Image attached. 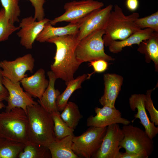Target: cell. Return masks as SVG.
I'll use <instances>...</instances> for the list:
<instances>
[{"label": "cell", "instance_id": "cell-1", "mask_svg": "<svg viewBox=\"0 0 158 158\" xmlns=\"http://www.w3.org/2000/svg\"><path fill=\"white\" fill-rule=\"evenodd\" d=\"M77 35L55 37L47 42L54 44L56 47L51 71L56 79L60 78L65 82L74 79V74L80 65L75 56V49L79 41Z\"/></svg>", "mask_w": 158, "mask_h": 158}, {"label": "cell", "instance_id": "cell-2", "mask_svg": "<svg viewBox=\"0 0 158 158\" xmlns=\"http://www.w3.org/2000/svg\"><path fill=\"white\" fill-rule=\"evenodd\" d=\"M27 114L29 141L48 147L55 140L51 114L38 103L27 107Z\"/></svg>", "mask_w": 158, "mask_h": 158}, {"label": "cell", "instance_id": "cell-3", "mask_svg": "<svg viewBox=\"0 0 158 158\" xmlns=\"http://www.w3.org/2000/svg\"><path fill=\"white\" fill-rule=\"evenodd\" d=\"M139 17L138 13H133L125 16L122 8L118 5L114 6L104 29L103 36L104 45L109 46L114 40H123L141 29L135 24L134 21Z\"/></svg>", "mask_w": 158, "mask_h": 158}, {"label": "cell", "instance_id": "cell-4", "mask_svg": "<svg viewBox=\"0 0 158 158\" xmlns=\"http://www.w3.org/2000/svg\"><path fill=\"white\" fill-rule=\"evenodd\" d=\"M27 113L20 107L0 113V138L25 144L29 142Z\"/></svg>", "mask_w": 158, "mask_h": 158}, {"label": "cell", "instance_id": "cell-5", "mask_svg": "<svg viewBox=\"0 0 158 158\" xmlns=\"http://www.w3.org/2000/svg\"><path fill=\"white\" fill-rule=\"evenodd\" d=\"M104 29L95 31L79 40L75 50V56L78 62L80 64L85 62L98 59L106 61L114 59L106 54L104 49L103 36Z\"/></svg>", "mask_w": 158, "mask_h": 158}, {"label": "cell", "instance_id": "cell-6", "mask_svg": "<svg viewBox=\"0 0 158 158\" xmlns=\"http://www.w3.org/2000/svg\"><path fill=\"white\" fill-rule=\"evenodd\" d=\"M124 137L120 146L129 153H142L149 157L154 148L153 141L145 131L131 125H124L122 129Z\"/></svg>", "mask_w": 158, "mask_h": 158}, {"label": "cell", "instance_id": "cell-7", "mask_svg": "<svg viewBox=\"0 0 158 158\" xmlns=\"http://www.w3.org/2000/svg\"><path fill=\"white\" fill-rule=\"evenodd\" d=\"M107 127H90L81 135L73 136L72 145L73 151L78 156L92 157L100 147Z\"/></svg>", "mask_w": 158, "mask_h": 158}, {"label": "cell", "instance_id": "cell-8", "mask_svg": "<svg viewBox=\"0 0 158 158\" xmlns=\"http://www.w3.org/2000/svg\"><path fill=\"white\" fill-rule=\"evenodd\" d=\"M104 6L103 2L94 0H74L66 3L64 6V13L50 20L49 23L52 25L63 21L77 23L93 11L101 8Z\"/></svg>", "mask_w": 158, "mask_h": 158}, {"label": "cell", "instance_id": "cell-9", "mask_svg": "<svg viewBox=\"0 0 158 158\" xmlns=\"http://www.w3.org/2000/svg\"><path fill=\"white\" fill-rule=\"evenodd\" d=\"M124 135L117 123L109 126L101 145L92 156L93 158H120L121 147L120 146Z\"/></svg>", "mask_w": 158, "mask_h": 158}, {"label": "cell", "instance_id": "cell-10", "mask_svg": "<svg viewBox=\"0 0 158 158\" xmlns=\"http://www.w3.org/2000/svg\"><path fill=\"white\" fill-rule=\"evenodd\" d=\"M35 59L32 55L28 54L12 61L6 60L0 61V68L5 77L14 83L20 82L28 71L32 73L35 65Z\"/></svg>", "mask_w": 158, "mask_h": 158}, {"label": "cell", "instance_id": "cell-11", "mask_svg": "<svg viewBox=\"0 0 158 158\" xmlns=\"http://www.w3.org/2000/svg\"><path fill=\"white\" fill-rule=\"evenodd\" d=\"M113 5L96 10L82 20L77 36L80 40L91 33L104 29L112 10Z\"/></svg>", "mask_w": 158, "mask_h": 158}, {"label": "cell", "instance_id": "cell-12", "mask_svg": "<svg viewBox=\"0 0 158 158\" xmlns=\"http://www.w3.org/2000/svg\"><path fill=\"white\" fill-rule=\"evenodd\" d=\"M2 83L9 93L5 111H9L14 108L18 107L22 109L27 113L28 106L38 103L33 100L30 94L23 91L20 82L14 83L3 77Z\"/></svg>", "mask_w": 158, "mask_h": 158}, {"label": "cell", "instance_id": "cell-13", "mask_svg": "<svg viewBox=\"0 0 158 158\" xmlns=\"http://www.w3.org/2000/svg\"><path fill=\"white\" fill-rule=\"evenodd\" d=\"M47 18L36 21L32 16L24 18L19 25L20 29L16 33L20 38V43L27 49H31L37 36L43 30L45 24L50 21Z\"/></svg>", "mask_w": 158, "mask_h": 158}, {"label": "cell", "instance_id": "cell-14", "mask_svg": "<svg viewBox=\"0 0 158 158\" xmlns=\"http://www.w3.org/2000/svg\"><path fill=\"white\" fill-rule=\"evenodd\" d=\"M95 112L96 115H92L87 120V126L88 127L104 128L115 123L124 125L129 124L130 121L122 117L121 113L115 107L107 106L102 108L96 107Z\"/></svg>", "mask_w": 158, "mask_h": 158}, {"label": "cell", "instance_id": "cell-15", "mask_svg": "<svg viewBox=\"0 0 158 158\" xmlns=\"http://www.w3.org/2000/svg\"><path fill=\"white\" fill-rule=\"evenodd\" d=\"M145 95L134 94L129 99L130 108L133 111L137 109L138 112L134 117L135 119L139 118L140 123L143 126L145 131L150 138L153 139L158 133V127H156L154 123L149 119L145 107Z\"/></svg>", "mask_w": 158, "mask_h": 158}, {"label": "cell", "instance_id": "cell-16", "mask_svg": "<svg viewBox=\"0 0 158 158\" xmlns=\"http://www.w3.org/2000/svg\"><path fill=\"white\" fill-rule=\"evenodd\" d=\"M20 82L25 92L39 99H41L49 84L45 77V71L42 68L32 75L24 78Z\"/></svg>", "mask_w": 158, "mask_h": 158}, {"label": "cell", "instance_id": "cell-17", "mask_svg": "<svg viewBox=\"0 0 158 158\" xmlns=\"http://www.w3.org/2000/svg\"><path fill=\"white\" fill-rule=\"evenodd\" d=\"M104 92L99 102L103 106L115 107V101L121 90L123 78L116 74L107 73L104 75Z\"/></svg>", "mask_w": 158, "mask_h": 158}, {"label": "cell", "instance_id": "cell-18", "mask_svg": "<svg viewBox=\"0 0 158 158\" xmlns=\"http://www.w3.org/2000/svg\"><path fill=\"white\" fill-rule=\"evenodd\" d=\"M80 24V21L77 23H70L63 27H54L49 21L45 24L36 40L40 42H44L55 37L77 34Z\"/></svg>", "mask_w": 158, "mask_h": 158}, {"label": "cell", "instance_id": "cell-19", "mask_svg": "<svg viewBox=\"0 0 158 158\" xmlns=\"http://www.w3.org/2000/svg\"><path fill=\"white\" fill-rule=\"evenodd\" d=\"M155 32L150 28L141 29L123 40L112 41L109 46V50L113 53H117L121 52L123 48L126 47L131 46L135 44L139 45L143 41L151 37Z\"/></svg>", "mask_w": 158, "mask_h": 158}, {"label": "cell", "instance_id": "cell-20", "mask_svg": "<svg viewBox=\"0 0 158 158\" xmlns=\"http://www.w3.org/2000/svg\"><path fill=\"white\" fill-rule=\"evenodd\" d=\"M49 78L48 87L43 93L41 99L38 100L39 104L46 111L49 113L58 111L56 101L60 94L58 89L55 88V83L57 79L51 71L47 72Z\"/></svg>", "mask_w": 158, "mask_h": 158}, {"label": "cell", "instance_id": "cell-21", "mask_svg": "<svg viewBox=\"0 0 158 158\" xmlns=\"http://www.w3.org/2000/svg\"><path fill=\"white\" fill-rule=\"evenodd\" d=\"M73 136H68L55 140L48 147L52 158H79L72 149Z\"/></svg>", "mask_w": 158, "mask_h": 158}, {"label": "cell", "instance_id": "cell-22", "mask_svg": "<svg viewBox=\"0 0 158 158\" xmlns=\"http://www.w3.org/2000/svg\"><path fill=\"white\" fill-rule=\"evenodd\" d=\"M88 78L87 75L84 74L75 79L65 82L67 87L63 92L59 95L56 101V106L58 111L63 110L73 93L76 90L81 88L82 83Z\"/></svg>", "mask_w": 158, "mask_h": 158}, {"label": "cell", "instance_id": "cell-23", "mask_svg": "<svg viewBox=\"0 0 158 158\" xmlns=\"http://www.w3.org/2000/svg\"><path fill=\"white\" fill-rule=\"evenodd\" d=\"M25 144L0 138V158H17Z\"/></svg>", "mask_w": 158, "mask_h": 158}, {"label": "cell", "instance_id": "cell-24", "mask_svg": "<svg viewBox=\"0 0 158 158\" xmlns=\"http://www.w3.org/2000/svg\"><path fill=\"white\" fill-rule=\"evenodd\" d=\"M48 147L29 142L25 144L18 158H51Z\"/></svg>", "mask_w": 158, "mask_h": 158}, {"label": "cell", "instance_id": "cell-25", "mask_svg": "<svg viewBox=\"0 0 158 158\" xmlns=\"http://www.w3.org/2000/svg\"><path fill=\"white\" fill-rule=\"evenodd\" d=\"M60 116L68 126L73 129L75 128L83 117L78 106L71 102H68Z\"/></svg>", "mask_w": 158, "mask_h": 158}, {"label": "cell", "instance_id": "cell-26", "mask_svg": "<svg viewBox=\"0 0 158 158\" xmlns=\"http://www.w3.org/2000/svg\"><path fill=\"white\" fill-rule=\"evenodd\" d=\"M54 122V133L55 140H58L68 136H74V129L70 128L64 121L59 111L50 113Z\"/></svg>", "mask_w": 158, "mask_h": 158}, {"label": "cell", "instance_id": "cell-27", "mask_svg": "<svg viewBox=\"0 0 158 158\" xmlns=\"http://www.w3.org/2000/svg\"><path fill=\"white\" fill-rule=\"evenodd\" d=\"M19 26L16 27L6 16L3 8L0 10V42L7 40L9 36L19 30Z\"/></svg>", "mask_w": 158, "mask_h": 158}, {"label": "cell", "instance_id": "cell-28", "mask_svg": "<svg viewBox=\"0 0 158 158\" xmlns=\"http://www.w3.org/2000/svg\"><path fill=\"white\" fill-rule=\"evenodd\" d=\"M5 14L11 22L13 24L19 21L20 10L18 5L20 0H0Z\"/></svg>", "mask_w": 158, "mask_h": 158}, {"label": "cell", "instance_id": "cell-29", "mask_svg": "<svg viewBox=\"0 0 158 158\" xmlns=\"http://www.w3.org/2000/svg\"><path fill=\"white\" fill-rule=\"evenodd\" d=\"M158 32L155 33L149 39L142 42L145 45V52L156 65L158 63Z\"/></svg>", "mask_w": 158, "mask_h": 158}, {"label": "cell", "instance_id": "cell-30", "mask_svg": "<svg viewBox=\"0 0 158 158\" xmlns=\"http://www.w3.org/2000/svg\"><path fill=\"white\" fill-rule=\"evenodd\" d=\"M135 25L141 29L150 28L158 32V11L148 16L137 19Z\"/></svg>", "mask_w": 158, "mask_h": 158}, {"label": "cell", "instance_id": "cell-31", "mask_svg": "<svg viewBox=\"0 0 158 158\" xmlns=\"http://www.w3.org/2000/svg\"><path fill=\"white\" fill-rule=\"evenodd\" d=\"M152 90H148L145 95V107L149 113L151 121L154 123L155 126H158V111L154 107L151 97Z\"/></svg>", "mask_w": 158, "mask_h": 158}, {"label": "cell", "instance_id": "cell-32", "mask_svg": "<svg viewBox=\"0 0 158 158\" xmlns=\"http://www.w3.org/2000/svg\"><path fill=\"white\" fill-rule=\"evenodd\" d=\"M31 3L35 8L34 18L37 21L42 20L44 18L45 14L43 5L45 0H28Z\"/></svg>", "mask_w": 158, "mask_h": 158}, {"label": "cell", "instance_id": "cell-33", "mask_svg": "<svg viewBox=\"0 0 158 158\" xmlns=\"http://www.w3.org/2000/svg\"><path fill=\"white\" fill-rule=\"evenodd\" d=\"M90 66H92L95 72L102 73L107 69L108 64L107 61L103 59H98L90 62Z\"/></svg>", "mask_w": 158, "mask_h": 158}, {"label": "cell", "instance_id": "cell-34", "mask_svg": "<svg viewBox=\"0 0 158 158\" xmlns=\"http://www.w3.org/2000/svg\"><path fill=\"white\" fill-rule=\"evenodd\" d=\"M3 76L2 73V69L0 68V100L6 101L9 96L8 92L2 83Z\"/></svg>", "mask_w": 158, "mask_h": 158}, {"label": "cell", "instance_id": "cell-35", "mask_svg": "<svg viewBox=\"0 0 158 158\" xmlns=\"http://www.w3.org/2000/svg\"><path fill=\"white\" fill-rule=\"evenodd\" d=\"M148 157L142 153H121L120 158H147Z\"/></svg>", "mask_w": 158, "mask_h": 158}, {"label": "cell", "instance_id": "cell-36", "mask_svg": "<svg viewBox=\"0 0 158 158\" xmlns=\"http://www.w3.org/2000/svg\"><path fill=\"white\" fill-rule=\"evenodd\" d=\"M126 4L127 8L132 11L136 10L139 5L138 0H126Z\"/></svg>", "mask_w": 158, "mask_h": 158}, {"label": "cell", "instance_id": "cell-37", "mask_svg": "<svg viewBox=\"0 0 158 158\" xmlns=\"http://www.w3.org/2000/svg\"><path fill=\"white\" fill-rule=\"evenodd\" d=\"M5 107V106L4 104L2 102V101L0 100V109L4 108Z\"/></svg>", "mask_w": 158, "mask_h": 158}]
</instances>
